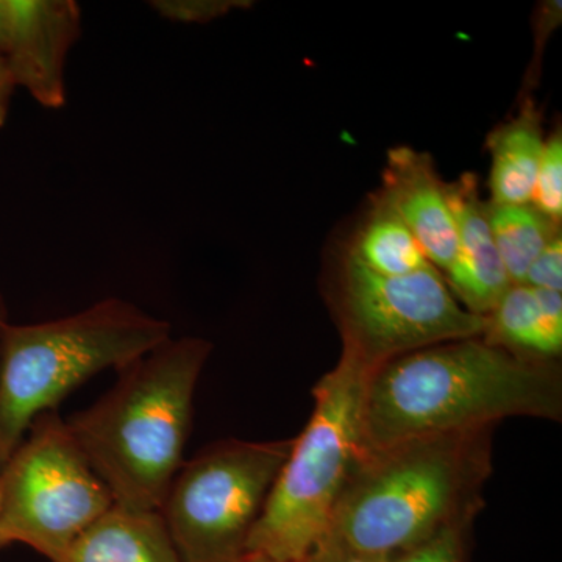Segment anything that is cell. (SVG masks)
Returning a JSON list of instances; mask_svg holds the SVG:
<instances>
[{
  "mask_svg": "<svg viewBox=\"0 0 562 562\" xmlns=\"http://www.w3.org/2000/svg\"><path fill=\"white\" fill-rule=\"evenodd\" d=\"M447 201L457 228V257L443 273L447 286L468 312L486 317L513 286L492 236L487 202L475 173L446 181Z\"/></svg>",
  "mask_w": 562,
  "mask_h": 562,
  "instance_id": "10",
  "label": "cell"
},
{
  "mask_svg": "<svg viewBox=\"0 0 562 562\" xmlns=\"http://www.w3.org/2000/svg\"><path fill=\"white\" fill-rule=\"evenodd\" d=\"M469 532L471 528H449L390 562H468Z\"/></svg>",
  "mask_w": 562,
  "mask_h": 562,
  "instance_id": "19",
  "label": "cell"
},
{
  "mask_svg": "<svg viewBox=\"0 0 562 562\" xmlns=\"http://www.w3.org/2000/svg\"><path fill=\"white\" fill-rule=\"evenodd\" d=\"M509 417L562 419L560 362L531 361L482 336L439 342L371 373L364 452L408 439L495 428Z\"/></svg>",
  "mask_w": 562,
  "mask_h": 562,
  "instance_id": "1",
  "label": "cell"
},
{
  "mask_svg": "<svg viewBox=\"0 0 562 562\" xmlns=\"http://www.w3.org/2000/svg\"><path fill=\"white\" fill-rule=\"evenodd\" d=\"M342 357L369 373L412 351L483 336L486 319L457 301L436 268L380 276L344 254L327 286Z\"/></svg>",
  "mask_w": 562,
  "mask_h": 562,
  "instance_id": "6",
  "label": "cell"
},
{
  "mask_svg": "<svg viewBox=\"0 0 562 562\" xmlns=\"http://www.w3.org/2000/svg\"><path fill=\"white\" fill-rule=\"evenodd\" d=\"M346 255L369 271L405 277L435 268L405 222L376 192L371 210L358 225Z\"/></svg>",
  "mask_w": 562,
  "mask_h": 562,
  "instance_id": "15",
  "label": "cell"
},
{
  "mask_svg": "<svg viewBox=\"0 0 562 562\" xmlns=\"http://www.w3.org/2000/svg\"><path fill=\"white\" fill-rule=\"evenodd\" d=\"M58 562H183L160 513L113 506Z\"/></svg>",
  "mask_w": 562,
  "mask_h": 562,
  "instance_id": "13",
  "label": "cell"
},
{
  "mask_svg": "<svg viewBox=\"0 0 562 562\" xmlns=\"http://www.w3.org/2000/svg\"><path fill=\"white\" fill-rule=\"evenodd\" d=\"M536 290L562 291V236L558 235L528 269L525 283Z\"/></svg>",
  "mask_w": 562,
  "mask_h": 562,
  "instance_id": "20",
  "label": "cell"
},
{
  "mask_svg": "<svg viewBox=\"0 0 562 562\" xmlns=\"http://www.w3.org/2000/svg\"><path fill=\"white\" fill-rule=\"evenodd\" d=\"M302 562H390V560L355 552L338 543L322 542Z\"/></svg>",
  "mask_w": 562,
  "mask_h": 562,
  "instance_id": "21",
  "label": "cell"
},
{
  "mask_svg": "<svg viewBox=\"0 0 562 562\" xmlns=\"http://www.w3.org/2000/svg\"><path fill=\"white\" fill-rule=\"evenodd\" d=\"M495 247L513 284H524L528 269L561 235V224L539 213L531 203L495 205L487 202Z\"/></svg>",
  "mask_w": 562,
  "mask_h": 562,
  "instance_id": "16",
  "label": "cell"
},
{
  "mask_svg": "<svg viewBox=\"0 0 562 562\" xmlns=\"http://www.w3.org/2000/svg\"><path fill=\"white\" fill-rule=\"evenodd\" d=\"M7 325L9 324H7L5 316H3V306L0 303V341H2L3 330H5Z\"/></svg>",
  "mask_w": 562,
  "mask_h": 562,
  "instance_id": "23",
  "label": "cell"
},
{
  "mask_svg": "<svg viewBox=\"0 0 562 562\" xmlns=\"http://www.w3.org/2000/svg\"><path fill=\"white\" fill-rule=\"evenodd\" d=\"M292 439L214 443L173 476L160 516L183 562H246Z\"/></svg>",
  "mask_w": 562,
  "mask_h": 562,
  "instance_id": "7",
  "label": "cell"
},
{
  "mask_svg": "<svg viewBox=\"0 0 562 562\" xmlns=\"http://www.w3.org/2000/svg\"><path fill=\"white\" fill-rule=\"evenodd\" d=\"M211 350L206 339L171 338L117 371L109 392L66 420L114 506L160 512L183 464L195 387Z\"/></svg>",
  "mask_w": 562,
  "mask_h": 562,
  "instance_id": "3",
  "label": "cell"
},
{
  "mask_svg": "<svg viewBox=\"0 0 562 562\" xmlns=\"http://www.w3.org/2000/svg\"><path fill=\"white\" fill-rule=\"evenodd\" d=\"M486 146L491 154V199L487 202L495 205L530 203L546 147L542 113L535 101L525 99L516 116L490 133Z\"/></svg>",
  "mask_w": 562,
  "mask_h": 562,
  "instance_id": "14",
  "label": "cell"
},
{
  "mask_svg": "<svg viewBox=\"0 0 562 562\" xmlns=\"http://www.w3.org/2000/svg\"><path fill=\"white\" fill-rule=\"evenodd\" d=\"M246 562H269V561L258 560V558H247Z\"/></svg>",
  "mask_w": 562,
  "mask_h": 562,
  "instance_id": "24",
  "label": "cell"
},
{
  "mask_svg": "<svg viewBox=\"0 0 562 562\" xmlns=\"http://www.w3.org/2000/svg\"><path fill=\"white\" fill-rule=\"evenodd\" d=\"M484 341L531 361L554 362L562 351V294L513 284L486 317Z\"/></svg>",
  "mask_w": 562,
  "mask_h": 562,
  "instance_id": "12",
  "label": "cell"
},
{
  "mask_svg": "<svg viewBox=\"0 0 562 562\" xmlns=\"http://www.w3.org/2000/svg\"><path fill=\"white\" fill-rule=\"evenodd\" d=\"M531 205L539 213L561 224L562 217V135L560 128L546 138V147L535 187H532Z\"/></svg>",
  "mask_w": 562,
  "mask_h": 562,
  "instance_id": "17",
  "label": "cell"
},
{
  "mask_svg": "<svg viewBox=\"0 0 562 562\" xmlns=\"http://www.w3.org/2000/svg\"><path fill=\"white\" fill-rule=\"evenodd\" d=\"M14 83L13 76L7 61L0 57V128L5 125L7 117H9L11 95H13Z\"/></svg>",
  "mask_w": 562,
  "mask_h": 562,
  "instance_id": "22",
  "label": "cell"
},
{
  "mask_svg": "<svg viewBox=\"0 0 562 562\" xmlns=\"http://www.w3.org/2000/svg\"><path fill=\"white\" fill-rule=\"evenodd\" d=\"M113 506L66 420L44 413L2 468L0 547L22 543L58 562Z\"/></svg>",
  "mask_w": 562,
  "mask_h": 562,
  "instance_id": "8",
  "label": "cell"
},
{
  "mask_svg": "<svg viewBox=\"0 0 562 562\" xmlns=\"http://www.w3.org/2000/svg\"><path fill=\"white\" fill-rule=\"evenodd\" d=\"M492 441L494 428H479L366 453L322 542L391 560L449 528H472L494 471Z\"/></svg>",
  "mask_w": 562,
  "mask_h": 562,
  "instance_id": "2",
  "label": "cell"
},
{
  "mask_svg": "<svg viewBox=\"0 0 562 562\" xmlns=\"http://www.w3.org/2000/svg\"><path fill=\"white\" fill-rule=\"evenodd\" d=\"M371 373L347 357L313 387L312 417L290 454L247 542V558L302 562L330 528L347 483L364 458L362 398Z\"/></svg>",
  "mask_w": 562,
  "mask_h": 562,
  "instance_id": "5",
  "label": "cell"
},
{
  "mask_svg": "<svg viewBox=\"0 0 562 562\" xmlns=\"http://www.w3.org/2000/svg\"><path fill=\"white\" fill-rule=\"evenodd\" d=\"M379 194L397 213L420 244L428 261L446 273L457 257V228L446 194V181L431 155L408 146L387 151Z\"/></svg>",
  "mask_w": 562,
  "mask_h": 562,
  "instance_id": "11",
  "label": "cell"
},
{
  "mask_svg": "<svg viewBox=\"0 0 562 562\" xmlns=\"http://www.w3.org/2000/svg\"><path fill=\"white\" fill-rule=\"evenodd\" d=\"M172 338L168 321L110 297L61 319L7 325L0 341V468L33 422L81 383Z\"/></svg>",
  "mask_w": 562,
  "mask_h": 562,
  "instance_id": "4",
  "label": "cell"
},
{
  "mask_svg": "<svg viewBox=\"0 0 562 562\" xmlns=\"http://www.w3.org/2000/svg\"><path fill=\"white\" fill-rule=\"evenodd\" d=\"M0 57L16 87L44 109L66 103V61L81 35V9L74 0H3Z\"/></svg>",
  "mask_w": 562,
  "mask_h": 562,
  "instance_id": "9",
  "label": "cell"
},
{
  "mask_svg": "<svg viewBox=\"0 0 562 562\" xmlns=\"http://www.w3.org/2000/svg\"><path fill=\"white\" fill-rule=\"evenodd\" d=\"M250 2L243 0H154L151 9L161 18L181 24H205L220 20L233 10L246 9Z\"/></svg>",
  "mask_w": 562,
  "mask_h": 562,
  "instance_id": "18",
  "label": "cell"
}]
</instances>
